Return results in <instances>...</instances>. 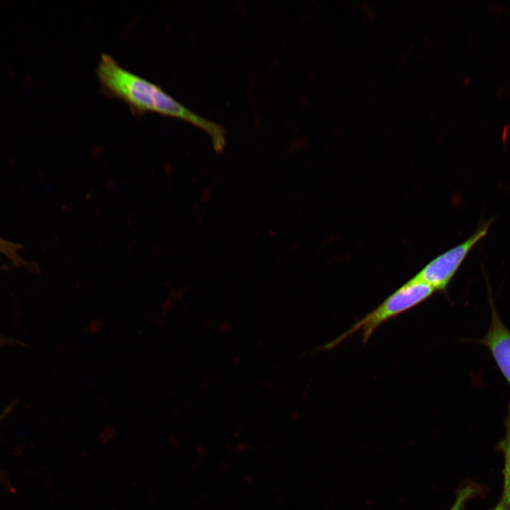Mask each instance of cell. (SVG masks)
<instances>
[{
	"label": "cell",
	"mask_w": 510,
	"mask_h": 510,
	"mask_svg": "<svg viewBox=\"0 0 510 510\" xmlns=\"http://www.w3.org/2000/svg\"><path fill=\"white\" fill-rule=\"evenodd\" d=\"M96 75L106 94L123 101L135 113L153 112L190 123L210 135L217 153L223 150L226 131L222 125L197 115L160 86L122 67L110 55H101Z\"/></svg>",
	"instance_id": "6da1fadb"
},
{
	"label": "cell",
	"mask_w": 510,
	"mask_h": 510,
	"mask_svg": "<svg viewBox=\"0 0 510 510\" xmlns=\"http://www.w3.org/2000/svg\"><path fill=\"white\" fill-rule=\"evenodd\" d=\"M435 290L429 285L412 278L378 307L353 324L347 331L335 339L322 346V349H332L356 332H361L363 342H367L374 332L383 323L421 304Z\"/></svg>",
	"instance_id": "7a4b0ae2"
},
{
	"label": "cell",
	"mask_w": 510,
	"mask_h": 510,
	"mask_svg": "<svg viewBox=\"0 0 510 510\" xmlns=\"http://www.w3.org/2000/svg\"><path fill=\"white\" fill-rule=\"evenodd\" d=\"M492 222L490 219L481 222L468 239L436 257L414 278L435 291H446L473 246L487 235Z\"/></svg>",
	"instance_id": "3957f363"
},
{
	"label": "cell",
	"mask_w": 510,
	"mask_h": 510,
	"mask_svg": "<svg viewBox=\"0 0 510 510\" xmlns=\"http://www.w3.org/2000/svg\"><path fill=\"white\" fill-rule=\"evenodd\" d=\"M491 324L485 336L475 342L484 345L492 354L502 375L510 386V330L501 319L489 288Z\"/></svg>",
	"instance_id": "277c9868"
},
{
	"label": "cell",
	"mask_w": 510,
	"mask_h": 510,
	"mask_svg": "<svg viewBox=\"0 0 510 510\" xmlns=\"http://www.w3.org/2000/svg\"><path fill=\"white\" fill-rule=\"evenodd\" d=\"M506 419V435L499 444L504 455V486L501 498L494 510H510V404Z\"/></svg>",
	"instance_id": "5b68a950"
},
{
	"label": "cell",
	"mask_w": 510,
	"mask_h": 510,
	"mask_svg": "<svg viewBox=\"0 0 510 510\" xmlns=\"http://www.w3.org/2000/svg\"><path fill=\"white\" fill-rule=\"evenodd\" d=\"M21 249V245L0 237V253L8 258L16 265L23 264L18 253Z\"/></svg>",
	"instance_id": "8992f818"
},
{
	"label": "cell",
	"mask_w": 510,
	"mask_h": 510,
	"mask_svg": "<svg viewBox=\"0 0 510 510\" xmlns=\"http://www.w3.org/2000/svg\"><path fill=\"white\" fill-rule=\"evenodd\" d=\"M477 489L471 484L460 488L457 494L455 502L449 510H462L468 500L471 498Z\"/></svg>",
	"instance_id": "52a82bcc"
},
{
	"label": "cell",
	"mask_w": 510,
	"mask_h": 510,
	"mask_svg": "<svg viewBox=\"0 0 510 510\" xmlns=\"http://www.w3.org/2000/svg\"><path fill=\"white\" fill-rule=\"evenodd\" d=\"M104 327L103 322L99 318L91 319L85 327V329L92 335H97L102 332Z\"/></svg>",
	"instance_id": "ba28073f"
},
{
	"label": "cell",
	"mask_w": 510,
	"mask_h": 510,
	"mask_svg": "<svg viewBox=\"0 0 510 510\" xmlns=\"http://www.w3.org/2000/svg\"><path fill=\"white\" fill-rule=\"evenodd\" d=\"M114 436L115 430L113 427L110 425H107L103 429L100 437L101 438V441H103L105 439L108 441L113 438Z\"/></svg>",
	"instance_id": "9c48e42d"
},
{
	"label": "cell",
	"mask_w": 510,
	"mask_h": 510,
	"mask_svg": "<svg viewBox=\"0 0 510 510\" xmlns=\"http://www.w3.org/2000/svg\"><path fill=\"white\" fill-rule=\"evenodd\" d=\"M506 127H507L506 125L504 127V132H503V140H504V141H505V137H506Z\"/></svg>",
	"instance_id": "30bf717a"
}]
</instances>
